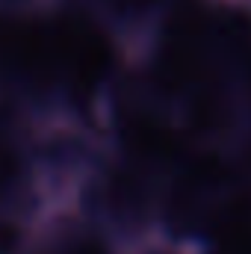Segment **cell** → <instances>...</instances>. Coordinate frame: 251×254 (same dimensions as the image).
I'll return each mask as SVG.
<instances>
[{
	"label": "cell",
	"mask_w": 251,
	"mask_h": 254,
	"mask_svg": "<svg viewBox=\"0 0 251 254\" xmlns=\"http://www.w3.org/2000/svg\"><path fill=\"white\" fill-rule=\"evenodd\" d=\"M36 254H125V240L101 219L65 210L39 225Z\"/></svg>",
	"instance_id": "cell-1"
},
{
	"label": "cell",
	"mask_w": 251,
	"mask_h": 254,
	"mask_svg": "<svg viewBox=\"0 0 251 254\" xmlns=\"http://www.w3.org/2000/svg\"><path fill=\"white\" fill-rule=\"evenodd\" d=\"M125 254H207V243L198 234H187L160 222L125 240Z\"/></svg>",
	"instance_id": "cell-2"
},
{
	"label": "cell",
	"mask_w": 251,
	"mask_h": 254,
	"mask_svg": "<svg viewBox=\"0 0 251 254\" xmlns=\"http://www.w3.org/2000/svg\"><path fill=\"white\" fill-rule=\"evenodd\" d=\"M77 9L89 12L92 18H98L110 33L113 30H133L142 27L163 0H74ZM116 36V33H113Z\"/></svg>",
	"instance_id": "cell-3"
}]
</instances>
